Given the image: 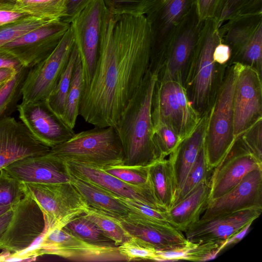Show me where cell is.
<instances>
[{
    "label": "cell",
    "instance_id": "6",
    "mask_svg": "<svg viewBox=\"0 0 262 262\" xmlns=\"http://www.w3.org/2000/svg\"><path fill=\"white\" fill-rule=\"evenodd\" d=\"M23 184L25 194L36 202L43 213L44 232L62 228L72 220L89 210L86 202L70 182L54 184Z\"/></svg>",
    "mask_w": 262,
    "mask_h": 262
},
{
    "label": "cell",
    "instance_id": "3",
    "mask_svg": "<svg viewBox=\"0 0 262 262\" xmlns=\"http://www.w3.org/2000/svg\"><path fill=\"white\" fill-rule=\"evenodd\" d=\"M48 154L63 161H72L100 168L123 165L124 152L113 126L75 134L67 141L51 148Z\"/></svg>",
    "mask_w": 262,
    "mask_h": 262
},
{
    "label": "cell",
    "instance_id": "11",
    "mask_svg": "<svg viewBox=\"0 0 262 262\" xmlns=\"http://www.w3.org/2000/svg\"><path fill=\"white\" fill-rule=\"evenodd\" d=\"M222 42L228 45L231 56L256 69L262 66V13L236 17L219 28Z\"/></svg>",
    "mask_w": 262,
    "mask_h": 262
},
{
    "label": "cell",
    "instance_id": "4",
    "mask_svg": "<svg viewBox=\"0 0 262 262\" xmlns=\"http://www.w3.org/2000/svg\"><path fill=\"white\" fill-rule=\"evenodd\" d=\"M240 64L237 62L230 69L208 117L204 145L209 171L220 163L237 140L233 134V97Z\"/></svg>",
    "mask_w": 262,
    "mask_h": 262
},
{
    "label": "cell",
    "instance_id": "26",
    "mask_svg": "<svg viewBox=\"0 0 262 262\" xmlns=\"http://www.w3.org/2000/svg\"><path fill=\"white\" fill-rule=\"evenodd\" d=\"M209 179L202 182L184 199L165 211L167 221L176 229L185 232L200 219L209 201Z\"/></svg>",
    "mask_w": 262,
    "mask_h": 262
},
{
    "label": "cell",
    "instance_id": "5",
    "mask_svg": "<svg viewBox=\"0 0 262 262\" xmlns=\"http://www.w3.org/2000/svg\"><path fill=\"white\" fill-rule=\"evenodd\" d=\"M43 255L78 261H126L118 246H99L89 243L63 228L44 232L32 247L17 257L20 261H31Z\"/></svg>",
    "mask_w": 262,
    "mask_h": 262
},
{
    "label": "cell",
    "instance_id": "22",
    "mask_svg": "<svg viewBox=\"0 0 262 262\" xmlns=\"http://www.w3.org/2000/svg\"><path fill=\"white\" fill-rule=\"evenodd\" d=\"M4 169L23 183L54 184L71 181L66 162L48 153L23 158Z\"/></svg>",
    "mask_w": 262,
    "mask_h": 262
},
{
    "label": "cell",
    "instance_id": "14",
    "mask_svg": "<svg viewBox=\"0 0 262 262\" xmlns=\"http://www.w3.org/2000/svg\"><path fill=\"white\" fill-rule=\"evenodd\" d=\"M70 26L59 21L31 30L7 43L0 50L16 58L23 66L31 68L47 57Z\"/></svg>",
    "mask_w": 262,
    "mask_h": 262
},
{
    "label": "cell",
    "instance_id": "29",
    "mask_svg": "<svg viewBox=\"0 0 262 262\" xmlns=\"http://www.w3.org/2000/svg\"><path fill=\"white\" fill-rule=\"evenodd\" d=\"M63 228L72 235L89 243L99 246H117L96 223L84 214L75 217Z\"/></svg>",
    "mask_w": 262,
    "mask_h": 262
},
{
    "label": "cell",
    "instance_id": "27",
    "mask_svg": "<svg viewBox=\"0 0 262 262\" xmlns=\"http://www.w3.org/2000/svg\"><path fill=\"white\" fill-rule=\"evenodd\" d=\"M70 175L71 183L90 208L116 217L125 216L129 213V209L110 193L88 181Z\"/></svg>",
    "mask_w": 262,
    "mask_h": 262
},
{
    "label": "cell",
    "instance_id": "2",
    "mask_svg": "<svg viewBox=\"0 0 262 262\" xmlns=\"http://www.w3.org/2000/svg\"><path fill=\"white\" fill-rule=\"evenodd\" d=\"M158 78V73L149 69L113 126L122 145L123 165L147 167L158 160L151 116L152 96Z\"/></svg>",
    "mask_w": 262,
    "mask_h": 262
},
{
    "label": "cell",
    "instance_id": "18",
    "mask_svg": "<svg viewBox=\"0 0 262 262\" xmlns=\"http://www.w3.org/2000/svg\"><path fill=\"white\" fill-rule=\"evenodd\" d=\"M251 208L262 209V169L250 172L228 192L210 201L200 219Z\"/></svg>",
    "mask_w": 262,
    "mask_h": 262
},
{
    "label": "cell",
    "instance_id": "48",
    "mask_svg": "<svg viewBox=\"0 0 262 262\" xmlns=\"http://www.w3.org/2000/svg\"><path fill=\"white\" fill-rule=\"evenodd\" d=\"M23 14L19 12L0 10V26L13 23L21 18Z\"/></svg>",
    "mask_w": 262,
    "mask_h": 262
},
{
    "label": "cell",
    "instance_id": "31",
    "mask_svg": "<svg viewBox=\"0 0 262 262\" xmlns=\"http://www.w3.org/2000/svg\"><path fill=\"white\" fill-rule=\"evenodd\" d=\"M78 55V51L75 43L66 69L55 89L46 100L50 110L61 120Z\"/></svg>",
    "mask_w": 262,
    "mask_h": 262
},
{
    "label": "cell",
    "instance_id": "43",
    "mask_svg": "<svg viewBox=\"0 0 262 262\" xmlns=\"http://www.w3.org/2000/svg\"><path fill=\"white\" fill-rule=\"evenodd\" d=\"M261 119L256 122L241 136V140L249 150L262 162Z\"/></svg>",
    "mask_w": 262,
    "mask_h": 262
},
{
    "label": "cell",
    "instance_id": "53",
    "mask_svg": "<svg viewBox=\"0 0 262 262\" xmlns=\"http://www.w3.org/2000/svg\"><path fill=\"white\" fill-rule=\"evenodd\" d=\"M57 0H23V1L27 4H49L55 2Z\"/></svg>",
    "mask_w": 262,
    "mask_h": 262
},
{
    "label": "cell",
    "instance_id": "15",
    "mask_svg": "<svg viewBox=\"0 0 262 262\" xmlns=\"http://www.w3.org/2000/svg\"><path fill=\"white\" fill-rule=\"evenodd\" d=\"M256 169H262V162L241 140L239 141L237 139L223 160L212 170L209 178V201L228 192L246 174Z\"/></svg>",
    "mask_w": 262,
    "mask_h": 262
},
{
    "label": "cell",
    "instance_id": "41",
    "mask_svg": "<svg viewBox=\"0 0 262 262\" xmlns=\"http://www.w3.org/2000/svg\"><path fill=\"white\" fill-rule=\"evenodd\" d=\"M102 169L107 173L128 184L141 186L148 183L147 166H132L118 165Z\"/></svg>",
    "mask_w": 262,
    "mask_h": 262
},
{
    "label": "cell",
    "instance_id": "23",
    "mask_svg": "<svg viewBox=\"0 0 262 262\" xmlns=\"http://www.w3.org/2000/svg\"><path fill=\"white\" fill-rule=\"evenodd\" d=\"M109 216L130 236L141 239L152 247L157 251L181 248L189 243L182 232L169 223L150 222L129 214L123 217Z\"/></svg>",
    "mask_w": 262,
    "mask_h": 262
},
{
    "label": "cell",
    "instance_id": "12",
    "mask_svg": "<svg viewBox=\"0 0 262 262\" xmlns=\"http://www.w3.org/2000/svg\"><path fill=\"white\" fill-rule=\"evenodd\" d=\"M105 5V0H93L70 22L81 62L83 90L90 83L95 69Z\"/></svg>",
    "mask_w": 262,
    "mask_h": 262
},
{
    "label": "cell",
    "instance_id": "33",
    "mask_svg": "<svg viewBox=\"0 0 262 262\" xmlns=\"http://www.w3.org/2000/svg\"><path fill=\"white\" fill-rule=\"evenodd\" d=\"M262 13V0H222L215 19L220 27L229 19Z\"/></svg>",
    "mask_w": 262,
    "mask_h": 262
},
{
    "label": "cell",
    "instance_id": "50",
    "mask_svg": "<svg viewBox=\"0 0 262 262\" xmlns=\"http://www.w3.org/2000/svg\"><path fill=\"white\" fill-rule=\"evenodd\" d=\"M252 223H249L238 232L224 241V248L230 245L237 244L239 241H241L247 233Z\"/></svg>",
    "mask_w": 262,
    "mask_h": 262
},
{
    "label": "cell",
    "instance_id": "38",
    "mask_svg": "<svg viewBox=\"0 0 262 262\" xmlns=\"http://www.w3.org/2000/svg\"><path fill=\"white\" fill-rule=\"evenodd\" d=\"M58 21L45 17H35L1 29L0 48L31 30Z\"/></svg>",
    "mask_w": 262,
    "mask_h": 262
},
{
    "label": "cell",
    "instance_id": "47",
    "mask_svg": "<svg viewBox=\"0 0 262 262\" xmlns=\"http://www.w3.org/2000/svg\"><path fill=\"white\" fill-rule=\"evenodd\" d=\"M14 56L0 50V69H12L18 70L23 67Z\"/></svg>",
    "mask_w": 262,
    "mask_h": 262
},
{
    "label": "cell",
    "instance_id": "20",
    "mask_svg": "<svg viewBox=\"0 0 262 262\" xmlns=\"http://www.w3.org/2000/svg\"><path fill=\"white\" fill-rule=\"evenodd\" d=\"M262 212L251 208L206 219H200L184 232L192 243L223 242L246 225L253 223Z\"/></svg>",
    "mask_w": 262,
    "mask_h": 262
},
{
    "label": "cell",
    "instance_id": "32",
    "mask_svg": "<svg viewBox=\"0 0 262 262\" xmlns=\"http://www.w3.org/2000/svg\"><path fill=\"white\" fill-rule=\"evenodd\" d=\"M29 69L22 67L13 78L0 88V120L11 116L17 110L18 101L21 97L23 82Z\"/></svg>",
    "mask_w": 262,
    "mask_h": 262
},
{
    "label": "cell",
    "instance_id": "24",
    "mask_svg": "<svg viewBox=\"0 0 262 262\" xmlns=\"http://www.w3.org/2000/svg\"><path fill=\"white\" fill-rule=\"evenodd\" d=\"M204 21L199 18L194 5L178 26L168 48L166 79L174 80L192 59Z\"/></svg>",
    "mask_w": 262,
    "mask_h": 262
},
{
    "label": "cell",
    "instance_id": "28",
    "mask_svg": "<svg viewBox=\"0 0 262 262\" xmlns=\"http://www.w3.org/2000/svg\"><path fill=\"white\" fill-rule=\"evenodd\" d=\"M148 178L154 198L164 210L169 209L175 199L171 166L168 159L158 160L147 166Z\"/></svg>",
    "mask_w": 262,
    "mask_h": 262
},
{
    "label": "cell",
    "instance_id": "16",
    "mask_svg": "<svg viewBox=\"0 0 262 262\" xmlns=\"http://www.w3.org/2000/svg\"><path fill=\"white\" fill-rule=\"evenodd\" d=\"M19 118L31 134L50 148L70 139L75 134L49 107L46 101L21 102L17 106Z\"/></svg>",
    "mask_w": 262,
    "mask_h": 262
},
{
    "label": "cell",
    "instance_id": "51",
    "mask_svg": "<svg viewBox=\"0 0 262 262\" xmlns=\"http://www.w3.org/2000/svg\"><path fill=\"white\" fill-rule=\"evenodd\" d=\"M17 71L12 69H0V84L10 80L15 75Z\"/></svg>",
    "mask_w": 262,
    "mask_h": 262
},
{
    "label": "cell",
    "instance_id": "19",
    "mask_svg": "<svg viewBox=\"0 0 262 262\" xmlns=\"http://www.w3.org/2000/svg\"><path fill=\"white\" fill-rule=\"evenodd\" d=\"M50 149L21 121L11 116L0 120V170L23 158L46 155Z\"/></svg>",
    "mask_w": 262,
    "mask_h": 262
},
{
    "label": "cell",
    "instance_id": "46",
    "mask_svg": "<svg viewBox=\"0 0 262 262\" xmlns=\"http://www.w3.org/2000/svg\"><path fill=\"white\" fill-rule=\"evenodd\" d=\"M231 57L230 47L222 42L219 43L214 48L213 59L215 63L223 64L226 63Z\"/></svg>",
    "mask_w": 262,
    "mask_h": 262
},
{
    "label": "cell",
    "instance_id": "49",
    "mask_svg": "<svg viewBox=\"0 0 262 262\" xmlns=\"http://www.w3.org/2000/svg\"><path fill=\"white\" fill-rule=\"evenodd\" d=\"M106 5L115 8H132L133 5L140 6L146 0H105Z\"/></svg>",
    "mask_w": 262,
    "mask_h": 262
},
{
    "label": "cell",
    "instance_id": "13",
    "mask_svg": "<svg viewBox=\"0 0 262 262\" xmlns=\"http://www.w3.org/2000/svg\"><path fill=\"white\" fill-rule=\"evenodd\" d=\"M261 74L241 63L233 97V134L236 140L262 117Z\"/></svg>",
    "mask_w": 262,
    "mask_h": 262
},
{
    "label": "cell",
    "instance_id": "7",
    "mask_svg": "<svg viewBox=\"0 0 262 262\" xmlns=\"http://www.w3.org/2000/svg\"><path fill=\"white\" fill-rule=\"evenodd\" d=\"M151 116L152 122L159 120L166 123L182 140L192 132L201 119L180 82L171 79H163L160 84L157 80Z\"/></svg>",
    "mask_w": 262,
    "mask_h": 262
},
{
    "label": "cell",
    "instance_id": "21",
    "mask_svg": "<svg viewBox=\"0 0 262 262\" xmlns=\"http://www.w3.org/2000/svg\"><path fill=\"white\" fill-rule=\"evenodd\" d=\"M64 162L68 171L74 176L116 195L135 200L157 209L165 211L155 200L149 182L144 185H133L107 173L101 168L72 161Z\"/></svg>",
    "mask_w": 262,
    "mask_h": 262
},
{
    "label": "cell",
    "instance_id": "55",
    "mask_svg": "<svg viewBox=\"0 0 262 262\" xmlns=\"http://www.w3.org/2000/svg\"><path fill=\"white\" fill-rule=\"evenodd\" d=\"M5 83H6V82H5ZM4 83H5L0 84V88L2 87V86Z\"/></svg>",
    "mask_w": 262,
    "mask_h": 262
},
{
    "label": "cell",
    "instance_id": "10",
    "mask_svg": "<svg viewBox=\"0 0 262 262\" xmlns=\"http://www.w3.org/2000/svg\"><path fill=\"white\" fill-rule=\"evenodd\" d=\"M195 0H146L141 9L151 27L152 44L149 67H158L165 59L170 41Z\"/></svg>",
    "mask_w": 262,
    "mask_h": 262
},
{
    "label": "cell",
    "instance_id": "52",
    "mask_svg": "<svg viewBox=\"0 0 262 262\" xmlns=\"http://www.w3.org/2000/svg\"><path fill=\"white\" fill-rule=\"evenodd\" d=\"M12 215L11 207L0 215V236L5 230Z\"/></svg>",
    "mask_w": 262,
    "mask_h": 262
},
{
    "label": "cell",
    "instance_id": "37",
    "mask_svg": "<svg viewBox=\"0 0 262 262\" xmlns=\"http://www.w3.org/2000/svg\"><path fill=\"white\" fill-rule=\"evenodd\" d=\"M107 192L121 202L129 209V213L128 214L138 219L150 222L169 223L166 220V211L157 209L136 200Z\"/></svg>",
    "mask_w": 262,
    "mask_h": 262
},
{
    "label": "cell",
    "instance_id": "9",
    "mask_svg": "<svg viewBox=\"0 0 262 262\" xmlns=\"http://www.w3.org/2000/svg\"><path fill=\"white\" fill-rule=\"evenodd\" d=\"M11 209L10 220L0 236V250L11 253L5 261H13L14 257L28 250L45 229L43 213L29 195L25 194Z\"/></svg>",
    "mask_w": 262,
    "mask_h": 262
},
{
    "label": "cell",
    "instance_id": "8",
    "mask_svg": "<svg viewBox=\"0 0 262 262\" xmlns=\"http://www.w3.org/2000/svg\"><path fill=\"white\" fill-rule=\"evenodd\" d=\"M75 41L70 26L52 52L29 69L21 88V102L46 101L66 69Z\"/></svg>",
    "mask_w": 262,
    "mask_h": 262
},
{
    "label": "cell",
    "instance_id": "17",
    "mask_svg": "<svg viewBox=\"0 0 262 262\" xmlns=\"http://www.w3.org/2000/svg\"><path fill=\"white\" fill-rule=\"evenodd\" d=\"M219 28L215 18L204 20L192 55L197 66L193 84V102L199 107L205 104L211 88L215 64L213 53L215 47L222 42Z\"/></svg>",
    "mask_w": 262,
    "mask_h": 262
},
{
    "label": "cell",
    "instance_id": "30",
    "mask_svg": "<svg viewBox=\"0 0 262 262\" xmlns=\"http://www.w3.org/2000/svg\"><path fill=\"white\" fill-rule=\"evenodd\" d=\"M83 90L82 66L78 53L61 118L64 123L72 129L75 127L77 118L79 115L80 104Z\"/></svg>",
    "mask_w": 262,
    "mask_h": 262
},
{
    "label": "cell",
    "instance_id": "35",
    "mask_svg": "<svg viewBox=\"0 0 262 262\" xmlns=\"http://www.w3.org/2000/svg\"><path fill=\"white\" fill-rule=\"evenodd\" d=\"M209 172L203 144L195 162L189 171L181 190L175 199L173 205L184 199L202 182L209 180Z\"/></svg>",
    "mask_w": 262,
    "mask_h": 262
},
{
    "label": "cell",
    "instance_id": "44",
    "mask_svg": "<svg viewBox=\"0 0 262 262\" xmlns=\"http://www.w3.org/2000/svg\"><path fill=\"white\" fill-rule=\"evenodd\" d=\"M222 0H195L194 6L201 20L215 18L218 13Z\"/></svg>",
    "mask_w": 262,
    "mask_h": 262
},
{
    "label": "cell",
    "instance_id": "42",
    "mask_svg": "<svg viewBox=\"0 0 262 262\" xmlns=\"http://www.w3.org/2000/svg\"><path fill=\"white\" fill-rule=\"evenodd\" d=\"M224 242L192 243L184 260L204 261L213 259L224 249Z\"/></svg>",
    "mask_w": 262,
    "mask_h": 262
},
{
    "label": "cell",
    "instance_id": "25",
    "mask_svg": "<svg viewBox=\"0 0 262 262\" xmlns=\"http://www.w3.org/2000/svg\"><path fill=\"white\" fill-rule=\"evenodd\" d=\"M207 120L206 116L201 118L192 132L181 141L169 155L168 160L173 175L175 199L204 144Z\"/></svg>",
    "mask_w": 262,
    "mask_h": 262
},
{
    "label": "cell",
    "instance_id": "1",
    "mask_svg": "<svg viewBox=\"0 0 262 262\" xmlns=\"http://www.w3.org/2000/svg\"><path fill=\"white\" fill-rule=\"evenodd\" d=\"M152 38L140 7L106 5L96 64L82 94L79 115L94 126H114L149 69Z\"/></svg>",
    "mask_w": 262,
    "mask_h": 262
},
{
    "label": "cell",
    "instance_id": "36",
    "mask_svg": "<svg viewBox=\"0 0 262 262\" xmlns=\"http://www.w3.org/2000/svg\"><path fill=\"white\" fill-rule=\"evenodd\" d=\"M84 214L96 223L117 246L130 237L125 230L107 214L90 207Z\"/></svg>",
    "mask_w": 262,
    "mask_h": 262
},
{
    "label": "cell",
    "instance_id": "34",
    "mask_svg": "<svg viewBox=\"0 0 262 262\" xmlns=\"http://www.w3.org/2000/svg\"><path fill=\"white\" fill-rule=\"evenodd\" d=\"M153 140L158 160L165 159L178 146L182 140L166 123L157 120L153 122Z\"/></svg>",
    "mask_w": 262,
    "mask_h": 262
},
{
    "label": "cell",
    "instance_id": "39",
    "mask_svg": "<svg viewBox=\"0 0 262 262\" xmlns=\"http://www.w3.org/2000/svg\"><path fill=\"white\" fill-rule=\"evenodd\" d=\"M25 195L23 184L4 169L0 170V207H11Z\"/></svg>",
    "mask_w": 262,
    "mask_h": 262
},
{
    "label": "cell",
    "instance_id": "45",
    "mask_svg": "<svg viewBox=\"0 0 262 262\" xmlns=\"http://www.w3.org/2000/svg\"><path fill=\"white\" fill-rule=\"evenodd\" d=\"M93 0H66L67 17L64 20L68 23Z\"/></svg>",
    "mask_w": 262,
    "mask_h": 262
},
{
    "label": "cell",
    "instance_id": "40",
    "mask_svg": "<svg viewBox=\"0 0 262 262\" xmlns=\"http://www.w3.org/2000/svg\"><path fill=\"white\" fill-rule=\"evenodd\" d=\"M126 261L148 260L156 261L157 251L150 245L137 237L130 236L118 246Z\"/></svg>",
    "mask_w": 262,
    "mask_h": 262
},
{
    "label": "cell",
    "instance_id": "54",
    "mask_svg": "<svg viewBox=\"0 0 262 262\" xmlns=\"http://www.w3.org/2000/svg\"><path fill=\"white\" fill-rule=\"evenodd\" d=\"M11 207H0V215L11 208Z\"/></svg>",
    "mask_w": 262,
    "mask_h": 262
}]
</instances>
